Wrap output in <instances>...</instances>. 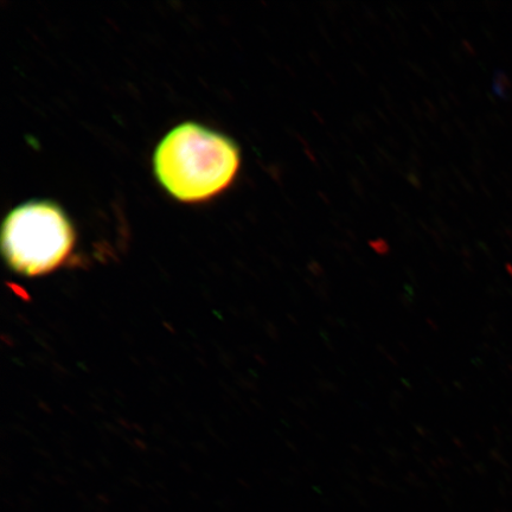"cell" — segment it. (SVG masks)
I'll return each mask as SVG.
<instances>
[{
    "instance_id": "obj_1",
    "label": "cell",
    "mask_w": 512,
    "mask_h": 512,
    "mask_svg": "<svg viewBox=\"0 0 512 512\" xmlns=\"http://www.w3.org/2000/svg\"><path fill=\"white\" fill-rule=\"evenodd\" d=\"M239 147L228 137L194 123L174 128L159 143L153 168L162 187L182 202L221 194L238 175Z\"/></svg>"
},
{
    "instance_id": "obj_2",
    "label": "cell",
    "mask_w": 512,
    "mask_h": 512,
    "mask_svg": "<svg viewBox=\"0 0 512 512\" xmlns=\"http://www.w3.org/2000/svg\"><path fill=\"white\" fill-rule=\"evenodd\" d=\"M76 236L64 211L53 202L32 201L6 216L2 251L12 270L40 277L67 264Z\"/></svg>"
}]
</instances>
